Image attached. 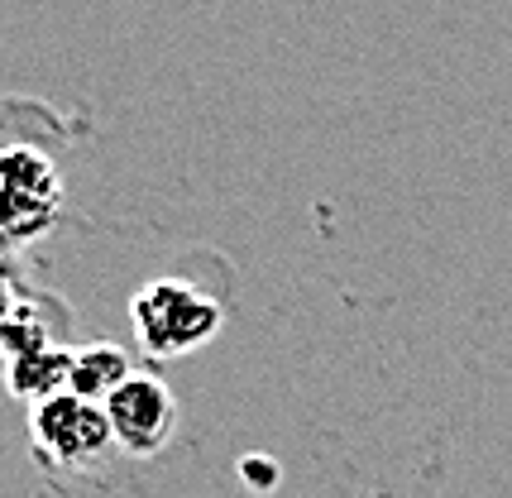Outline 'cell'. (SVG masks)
<instances>
[{"label": "cell", "instance_id": "2", "mask_svg": "<svg viewBox=\"0 0 512 498\" xmlns=\"http://www.w3.org/2000/svg\"><path fill=\"white\" fill-rule=\"evenodd\" d=\"M63 221V173L34 144L0 149V245L20 249L44 240Z\"/></svg>", "mask_w": 512, "mask_h": 498}, {"label": "cell", "instance_id": "9", "mask_svg": "<svg viewBox=\"0 0 512 498\" xmlns=\"http://www.w3.org/2000/svg\"><path fill=\"white\" fill-rule=\"evenodd\" d=\"M245 475H249V479H264V484H273V479H278V470H273V465H264V470H259V465H254V455H249Z\"/></svg>", "mask_w": 512, "mask_h": 498}, {"label": "cell", "instance_id": "7", "mask_svg": "<svg viewBox=\"0 0 512 498\" xmlns=\"http://www.w3.org/2000/svg\"><path fill=\"white\" fill-rule=\"evenodd\" d=\"M48 345H63L58 331L48 326V312L34 302H20L10 317L0 321V360H15V355H34Z\"/></svg>", "mask_w": 512, "mask_h": 498}, {"label": "cell", "instance_id": "8", "mask_svg": "<svg viewBox=\"0 0 512 498\" xmlns=\"http://www.w3.org/2000/svg\"><path fill=\"white\" fill-rule=\"evenodd\" d=\"M20 307V278H15V269H10V259L0 254V321L10 317Z\"/></svg>", "mask_w": 512, "mask_h": 498}, {"label": "cell", "instance_id": "3", "mask_svg": "<svg viewBox=\"0 0 512 498\" xmlns=\"http://www.w3.org/2000/svg\"><path fill=\"white\" fill-rule=\"evenodd\" d=\"M29 446L48 470H96L111 455L115 436L101 403H87L77 393H58L39 408H29Z\"/></svg>", "mask_w": 512, "mask_h": 498}, {"label": "cell", "instance_id": "1", "mask_svg": "<svg viewBox=\"0 0 512 498\" xmlns=\"http://www.w3.org/2000/svg\"><path fill=\"white\" fill-rule=\"evenodd\" d=\"M130 326L149 360H187L216 340L225 307L187 278H154L130 297Z\"/></svg>", "mask_w": 512, "mask_h": 498}, {"label": "cell", "instance_id": "6", "mask_svg": "<svg viewBox=\"0 0 512 498\" xmlns=\"http://www.w3.org/2000/svg\"><path fill=\"white\" fill-rule=\"evenodd\" d=\"M130 374H134V364L120 345H111V340H91L82 350H72L67 393H77V398H87V403H106Z\"/></svg>", "mask_w": 512, "mask_h": 498}, {"label": "cell", "instance_id": "4", "mask_svg": "<svg viewBox=\"0 0 512 498\" xmlns=\"http://www.w3.org/2000/svg\"><path fill=\"white\" fill-rule=\"evenodd\" d=\"M101 408H106L115 446L130 455H144V460L163 451L173 441V431H178V398L149 369H134Z\"/></svg>", "mask_w": 512, "mask_h": 498}, {"label": "cell", "instance_id": "5", "mask_svg": "<svg viewBox=\"0 0 512 498\" xmlns=\"http://www.w3.org/2000/svg\"><path fill=\"white\" fill-rule=\"evenodd\" d=\"M67 379H72V350L67 345H48V350H34V355L5 360V388L29 408L67 393Z\"/></svg>", "mask_w": 512, "mask_h": 498}]
</instances>
